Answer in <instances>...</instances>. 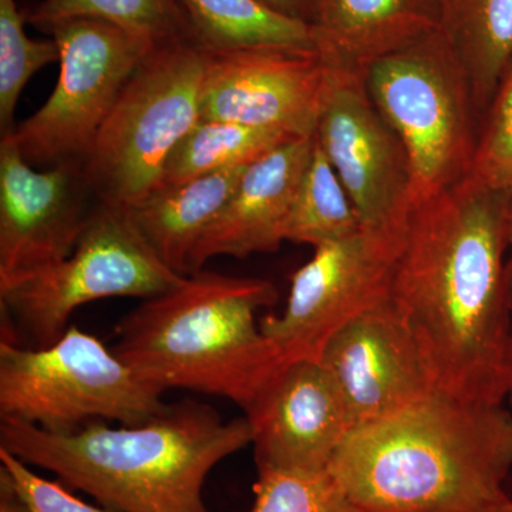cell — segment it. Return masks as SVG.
<instances>
[{
    "label": "cell",
    "instance_id": "cell-1",
    "mask_svg": "<svg viewBox=\"0 0 512 512\" xmlns=\"http://www.w3.org/2000/svg\"><path fill=\"white\" fill-rule=\"evenodd\" d=\"M510 195L470 175L417 202L393 266L390 301L437 390L471 402L504 403L510 389Z\"/></svg>",
    "mask_w": 512,
    "mask_h": 512
},
{
    "label": "cell",
    "instance_id": "cell-2",
    "mask_svg": "<svg viewBox=\"0 0 512 512\" xmlns=\"http://www.w3.org/2000/svg\"><path fill=\"white\" fill-rule=\"evenodd\" d=\"M328 470L369 512H493L512 471V412L434 390L350 431Z\"/></svg>",
    "mask_w": 512,
    "mask_h": 512
},
{
    "label": "cell",
    "instance_id": "cell-3",
    "mask_svg": "<svg viewBox=\"0 0 512 512\" xmlns=\"http://www.w3.org/2000/svg\"><path fill=\"white\" fill-rule=\"evenodd\" d=\"M251 443L247 417L225 421L191 400L136 426L92 421L66 433L0 417V447L117 512H211L208 474Z\"/></svg>",
    "mask_w": 512,
    "mask_h": 512
},
{
    "label": "cell",
    "instance_id": "cell-4",
    "mask_svg": "<svg viewBox=\"0 0 512 512\" xmlns=\"http://www.w3.org/2000/svg\"><path fill=\"white\" fill-rule=\"evenodd\" d=\"M276 301L265 279L201 269L121 318L113 352L163 392L214 394L247 414L286 365L256 322Z\"/></svg>",
    "mask_w": 512,
    "mask_h": 512
},
{
    "label": "cell",
    "instance_id": "cell-5",
    "mask_svg": "<svg viewBox=\"0 0 512 512\" xmlns=\"http://www.w3.org/2000/svg\"><path fill=\"white\" fill-rule=\"evenodd\" d=\"M208 60L181 37L154 47L138 66L82 161L101 205L127 210L160 185L174 148L201 120Z\"/></svg>",
    "mask_w": 512,
    "mask_h": 512
},
{
    "label": "cell",
    "instance_id": "cell-6",
    "mask_svg": "<svg viewBox=\"0 0 512 512\" xmlns=\"http://www.w3.org/2000/svg\"><path fill=\"white\" fill-rule=\"evenodd\" d=\"M366 89L409 154L412 207L470 177L481 116L443 29L372 64Z\"/></svg>",
    "mask_w": 512,
    "mask_h": 512
},
{
    "label": "cell",
    "instance_id": "cell-7",
    "mask_svg": "<svg viewBox=\"0 0 512 512\" xmlns=\"http://www.w3.org/2000/svg\"><path fill=\"white\" fill-rule=\"evenodd\" d=\"M185 276L151 251L126 211L100 205L66 259L0 281L2 340L45 348L62 338L80 306L106 298H153Z\"/></svg>",
    "mask_w": 512,
    "mask_h": 512
},
{
    "label": "cell",
    "instance_id": "cell-8",
    "mask_svg": "<svg viewBox=\"0 0 512 512\" xmlns=\"http://www.w3.org/2000/svg\"><path fill=\"white\" fill-rule=\"evenodd\" d=\"M163 394L77 326L45 348L0 340V417L52 433L92 421L136 426L165 412Z\"/></svg>",
    "mask_w": 512,
    "mask_h": 512
},
{
    "label": "cell",
    "instance_id": "cell-9",
    "mask_svg": "<svg viewBox=\"0 0 512 512\" xmlns=\"http://www.w3.org/2000/svg\"><path fill=\"white\" fill-rule=\"evenodd\" d=\"M42 30L59 47V79L42 109L5 137L29 164L82 163L157 43L99 19H67Z\"/></svg>",
    "mask_w": 512,
    "mask_h": 512
},
{
    "label": "cell",
    "instance_id": "cell-10",
    "mask_svg": "<svg viewBox=\"0 0 512 512\" xmlns=\"http://www.w3.org/2000/svg\"><path fill=\"white\" fill-rule=\"evenodd\" d=\"M316 143L348 192L362 228L402 242L412 211V167L366 89L365 77L332 72Z\"/></svg>",
    "mask_w": 512,
    "mask_h": 512
},
{
    "label": "cell",
    "instance_id": "cell-11",
    "mask_svg": "<svg viewBox=\"0 0 512 512\" xmlns=\"http://www.w3.org/2000/svg\"><path fill=\"white\" fill-rule=\"evenodd\" d=\"M400 245L362 228L316 248L311 261L292 275L284 312L259 322L282 359L319 360L328 340L349 320L389 301Z\"/></svg>",
    "mask_w": 512,
    "mask_h": 512
},
{
    "label": "cell",
    "instance_id": "cell-12",
    "mask_svg": "<svg viewBox=\"0 0 512 512\" xmlns=\"http://www.w3.org/2000/svg\"><path fill=\"white\" fill-rule=\"evenodd\" d=\"M319 360L338 384L352 430L437 390L419 343L390 299L342 326Z\"/></svg>",
    "mask_w": 512,
    "mask_h": 512
},
{
    "label": "cell",
    "instance_id": "cell-13",
    "mask_svg": "<svg viewBox=\"0 0 512 512\" xmlns=\"http://www.w3.org/2000/svg\"><path fill=\"white\" fill-rule=\"evenodd\" d=\"M330 70L316 52L247 50L212 55L201 96V120L274 128L312 137Z\"/></svg>",
    "mask_w": 512,
    "mask_h": 512
},
{
    "label": "cell",
    "instance_id": "cell-14",
    "mask_svg": "<svg viewBox=\"0 0 512 512\" xmlns=\"http://www.w3.org/2000/svg\"><path fill=\"white\" fill-rule=\"evenodd\" d=\"M90 190L80 161L35 171L9 137L0 141V281L63 261L82 237Z\"/></svg>",
    "mask_w": 512,
    "mask_h": 512
},
{
    "label": "cell",
    "instance_id": "cell-15",
    "mask_svg": "<svg viewBox=\"0 0 512 512\" xmlns=\"http://www.w3.org/2000/svg\"><path fill=\"white\" fill-rule=\"evenodd\" d=\"M245 417L258 470H328L352 431L338 384L313 359L286 363Z\"/></svg>",
    "mask_w": 512,
    "mask_h": 512
},
{
    "label": "cell",
    "instance_id": "cell-16",
    "mask_svg": "<svg viewBox=\"0 0 512 512\" xmlns=\"http://www.w3.org/2000/svg\"><path fill=\"white\" fill-rule=\"evenodd\" d=\"M313 143V136L292 138L248 165L234 194L192 251L190 275L217 256L242 259L281 248Z\"/></svg>",
    "mask_w": 512,
    "mask_h": 512
},
{
    "label": "cell",
    "instance_id": "cell-17",
    "mask_svg": "<svg viewBox=\"0 0 512 512\" xmlns=\"http://www.w3.org/2000/svg\"><path fill=\"white\" fill-rule=\"evenodd\" d=\"M312 28L329 70L366 79L372 64L441 28V0H322Z\"/></svg>",
    "mask_w": 512,
    "mask_h": 512
},
{
    "label": "cell",
    "instance_id": "cell-18",
    "mask_svg": "<svg viewBox=\"0 0 512 512\" xmlns=\"http://www.w3.org/2000/svg\"><path fill=\"white\" fill-rule=\"evenodd\" d=\"M247 168H228L158 188L124 211L168 268L178 275H190L192 251L234 194Z\"/></svg>",
    "mask_w": 512,
    "mask_h": 512
},
{
    "label": "cell",
    "instance_id": "cell-19",
    "mask_svg": "<svg viewBox=\"0 0 512 512\" xmlns=\"http://www.w3.org/2000/svg\"><path fill=\"white\" fill-rule=\"evenodd\" d=\"M195 45L212 55L247 50L316 52L311 25L259 0H177Z\"/></svg>",
    "mask_w": 512,
    "mask_h": 512
},
{
    "label": "cell",
    "instance_id": "cell-20",
    "mask_svg": "<svg viewBox=\"0 0 512 512\" xmlns=\"http://www.w3.org/2000/svg\"><path fill=\"white\" fill-rule=\"evenodd\" d=\"M441 29L464 64L483 119L512 64V0H441Z\"/></svg>",
    "mask_w": 512,
    "mask_h": 512
},
{
    "label": "cell",
    "instance_id": "cell-21",
    "mask_svg": "<svg viewBox=\"0 0 512 512\" xmlns=\"http://www.w3.org/2000/svg\"><path fill=\"white\" fill-rule=\"evenodd\" d=\"M292 138L298 137L274 128L247 126L232 121L200 120L174 148L156 190L228 168L252 164Z\"/></svg>",
    "mask_w": 512,
    "mask_h": 512
},
{
    "label": "cell",
    "instance_id": "cell-22",
    "mask_svg": "<svg viewBox=\"0 0 512 512\" xmlns=\"http://www.w3.org/2000/svg\"><path fill=\"white\" fill-rule=\"evenodd\" d=\"M313 141L311 160L286 218L284 238L316 249L352 237L362 224L335 168L315 137Z\"/></svg>",
    "mask_w": 512,
    "mask_h": 512
},
{
    "label": "cell",
    "instance_id": "cell-23",
    "mask_svg": "<svg viewBox=\"0 0 512 512\" xmlns=\"http://www.w3.org/2000/svg\"><path fill=\"white\" fill-rule=\"evenodd\" d=\"M90 18L113 23L154 43L191 37L177 0H43L28 22L43 29L67 19Z\"/></svg>",
    "mask_w": 512,
    "mask_h": 512
},
{
    "label": "cell",
    "instance_id": "cell-24",
    "mask_svg": "<svg viewBox=\"0 0 512 512\" xmlns=\"http://www.w3.org/2000/svg\"><path fill=\"white\" fill-rule=\"evenodd\" d=\"M28 20L15 0H0V128L2 137L15 130L13 116L20 93L33 74L47 64L59 62L53 39H30L25 32Z\"/></svg>",
    "mask_w": 512,
    "mask_h": 512
},
{
    "label": "cell",
    "instance_id": "cell-25",
    "mask_svg": "<svg viewBox=\"0 0 512 512\" xmlns=\"http://www.w3.org/2000/svg\"><path fill=\"white\" fill-rule=\"evenodd\" d=\"M251 512H369L329 470H258Z\"/></svg>",
    "mask_w": 512,
    "mask_h": 512
},
{
    "label": "cell",
    "instance_id": "cell-26",
    "mask_svg": "<svg viewBox=\"0 0 512 512\" xmlns=\"http://www.w3.org/2000/svg\"><path fill=\"white\" fill-rule=\"evenodd\" d=\"M471 175L498 191H512V64L481 119Z\"/></svg>",
    "mask_w": 512,
    "mask_h": 512
},
{
    "label": "cell",
    "instance_id": "cell-27",
    "mask_svg": "<svg viewBox=\"0 0 512 512\" xmlns=\"http://www.w3.org/2000/svg\"><path fill=\"white\" fill-rule=\"evenodd\" d=\"M0 468L8 474L33 512H117L96 507L70 493L67 485L36 474L29 464L0 447Z\"/></svg>",
    "mask_w": 512,
    "mask_h": 512
},
{
    "label": "cell",
    "instance_id": "cell-28",
    "mask_svg": "<svg viewBox=\"0 0 512 512\" xmlns=\"http://www.w3.org/2000/svg\"><path fill=\"white\" fill-rule=\"evenodd\" d=\"M286 18L299 20L306 25H315L319 18L322 0H259Z\"/></svg>",
    "mask_w": 512,
    "mask_h": 512
},
{
    "label": "cell",
    "instance_id": "cell-29",
    "mask_svg": "<svg viewBox=\"0 0 512 512\" xmlns=\"http://www.w3.org/2000/svg\"><path fill=\"white\" fill-rule=\"evenodd\" d=\"M0 512H33L2 468H0Z\"/></svg>",
    "mask_w": 512,
    "mask_h": 512
},
{
    "label": "cell",
    "instance_id": "cell-30",
    "mask_svg": "<svg viewBox=\"0 0 512 512\" xmlns=\"http://www.w3.org/2000/svg\"><path fill=\"white\" fill-rule=\"evenodd\" d=\"M507 286H508V303H510L511 311V339H510V389H508L507 400L510 402L512 412V254L507 262Z\"/></svg>",
    "mask_w": 512,
    "mask_h": 512
},
{
    "label": "cell",
    "instance_id": "cell-31",
    "mask_svg": "<svg viewBox=\"0 0 512 512\" xmlns=\"http://www.w3.org/2000/svg\"><path fill=\"white\" fill-rule=\"evenodd\" d=\"M507 229H508V239H510V247L512 249V191H511V195H510V201H508Z\"/></svg>",
    "mask_w": 512,
    "mask_h": 512
},
{
    "label": "cell",
    "instance_id": "cell-32",
    "mask_svg": "<svg viewBox=\"0 0 512 512\" xmlns=\"http://www.w3.org/2000/svg\"><path fill=\"white\" fill-rule=\"evenodd\" d=\"M493 512H512V500L510 497L505 498L503 503L498 505Z\"/></svg>",
    "mask_w": 512,
    "mask_h": 512
}]
</instances>
